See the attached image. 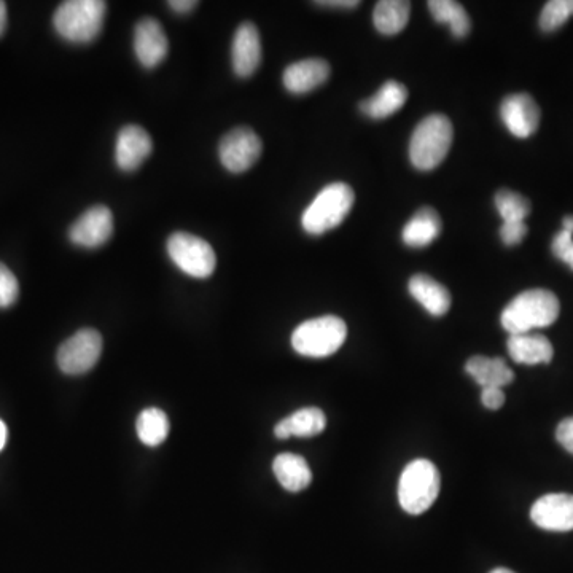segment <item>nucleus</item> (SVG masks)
Listing matches in <instances>:
<instances>
[{
  "label": "nucleus",
  "mask_w": 573,
  "mask_h": 573,
  "mask_svg": "<svg viewBox=\"0 0 573 573\" xmlns=\"http://www.w3.org/2000/svg\"><path fill=\"white\" fill-rule=\"evenodd\" d=\"M559 312L561 305L553 292L545 289L526 290L503 309L500 322L510 335H524L535 328L550 327L558 320Z\"/></svg>",
  "instance_id": "nucleus-1"
},
{
  "label": "nucleus",
  "mask_w": 573,
  "mask_h": 573,
  "mask_svg": "<svg viewBox=\"0 0 573 573\" xmlns=\"http://www.w3.org/2000/svg\"><path fill=\"white\" fill-rule=\"evenodd\" d=\"M106 12L102 0H67L56 10L53 26L67 42L91 43L101 34Z\"/></svg>",
  "instance_id": "nucleus-2"
},
{
  "label": "nucleus",
  "mask_w": 573,
  "mask_h": 573,
  "mask_svg": "<svg viewBox=\"0 0 573 573\" xmlns=\"http://www.w3.org/2000/svg\"><path fill=\"white\" fill-rule=\"evenodd\" d=\"M454 129L445 115H430L414 129L410 142V160L419 171L437 168L453 144Z\"/></svg>",
  "instance_id": "nucleus-3"
},
{
  "label": "nucleus",
  "mask_w": 573,
  "mask_h": 573,
  "mask_svg": "<svg viewBox=\"0 0 573 573\" xmlns=\"http://www.w3.org/2000/svg\"><path fill=\"white\" fill-rule=\"evenodd\" d=\"M441 476L430 460H413L406 465L398 483V500L410 515H422L440 494Z\"/></svg>",
  "instance_id": "nucleus-4"
},
{
  "label": "nucleus",
  "mask_w": 573,
  "mask_h": 573,
  "mask_svg": "<svg viewBox=\"0 0 573 573\" xmlns=\"http://www.w3.org/2000/svg\"><path fill=\"white\" fill-rule=\"evenodd\" d=\"M354 201V190L349 185L341 182L327 185L303 214V230L312 236H320L333 230L346 219Z\"/></svg>",
  "instance_id": "nucleus-5"
},
{
  "label": "nucleus",
  "mask_w": 573,
  "mask_h": 573,
  "mask_svg": "<svg viewBox=\"0 0 573 573\" xmlns=\"http://www.w3.org/2000/svg\"><path fill=\"white\" fill-rule=\"evenodd\" d=\"M346 336V322L340 317H317L298 325L292 335V346L303 357L324 359L343 346Z\"/></svg>",
  "instance_id": "nucleus-6"
},
{
  "label": "nucleus",
  "mask_w": 573,
  "mask_h": 573,
  "mask_svg": "<svg viewBox=\"0 0 573 573\" xmlns=\"http://www.w3.org/2000/svg\"><path fill=\"white\" fill-rule=\"evenodd\" d=\"M168 254L177 268L187 276L206 279L217 268V257L209 242L195 234L174 233L169 236Z\"/></svg>",
  "instance_id": "nucleus-7"
},
{
  "label": "nucleus",
  "mask_w": 573,
  "mask_h": 573,
  "mask_svg": "<svg viewBox=\"0 0 573 573\" xmlns=\"http://www.w3.org/2000/svg\"><path fill=\"white\" fill-rule=\"evenodd\" d=\"M102 336L94 328H83L64 341L58 351L59 370L66 375L88 373L101 359Z\"/></svg>",
  "instance_id": "nucleus-8"
},
{
  "label": "nucleus",
  "mask_w": 573,
  "mask_h": 573,
  "mask_svg": "<svg viewBox=\"0 0 573 573\" xmlns=\"http://www.w3.org/2000/svg\"><path fill=\"white\" fill-rule=\"evenodd\" d=\"M260 137L249 128H236L219 145L220 163L233 174L249 171L262 155Z\"/></svg>",
  "instance_id": "nucleus-9"
},
{
  "label": "nucleus",
  "mask_w": 573,
  "mask_h": 573,
  "mask_svg": "<svg viewBox=\"0 0 573 573\" xmlns=\"http://www.w3.org/2000/svg\"><path fill=\"white\" fill-rule=\"evenodd\" d=\"M114 234V214L106 206H94L80 219L75 220L69 239L83 249H98L104 246Z\"/></svg>",
  "instance_id": "nucleus-10"
},
{
  "label": "nucleus",
  "mask_w": 573,
  "mask_h": 573,
  "mask_svg": "<svg viewBox=\"0 0 573 573\" xmlns=\"http://www.w3.org/2000/svg\"><path fill=\"white\" fill-rule=\"evenodd\" d=\"M531 519L535 526L550 532L573 531L572 494H546L532 505Z\"/></svg>",
  "instance_id": "nucleus-11"
},
{
  "label": "nucleus",
  "mask_w": 573,
  "mask_h": 573,
  "mask_svg": "<svg viewBox=\"0 0 573 573\" xmlns=\"http://www.w3.org/2000/svg\"><path fill=\"white\" fill-rule=\"evenodd\" d=\"M169 43L160 21L144 18L134 29V53L145 69H155L168 56Z\"/></svg>",
  "instance_id": "nucleus-12"
},
{
  "label": "nucleus",
  "mask_w": 573,
  "mask_h": 573,
  "mask_svg": "<svg viewBox=\"0 0 573 573\" xmlns=\"http://www.w3.org/2000/svg\"><path fill=\"white\" fill-rule=\"evenodd\" d=\"M500 117L513 136L526 139L537 131L540 109L532 96L526 93L511 94L503 99Z\"/></svg>",
  "instance_id": "nucleus-13"
},
{
  "label": "nucleus",
  "mask_w": 573,
  "mask_h": 573,
  "mask_svg": "<svg viewBox=\"0 0 573 573\" xmlns=\"http://www.w3.org/2000/svg\"><path fill=\"white\" fill-rule=\"evenodd\" d=\"M231 63L234 74L241 78L254 75L262 63V40L254 23H242L234 34Z\"/></svg>",
  "instance_id": "nucleus-14"
},
{
  "label": "nucleus",
  "mask_w": 573,
  "mask_h": 573,
  "mask_svg": "<svg viewBox=\"0 0 573 573\" xmlns=\"http://www.w3.org/2000/svg\"><path fill=\"white\" fill-rule=\"evenodd\" d=\"M152 152V137L144 128L128 125L121 129L115 147V161L121 171L133 172L141 168Z\"/></svg>",
  "instance_id": "nucleus-15"
},
{
  "label": "nucleus",
  "mask_w": 573,
  "mask_h": 573,
  "mask_svg": "<svg viewBox=\"0 0 573 573\" xmlns=\"http://www.w3.org/2000/svg\"><path fill=\"white\" fill-rule=\"evenodd\" d=\"M330 64L325 59L309 58L287 67L282 77L285 90L292 94H306L324 85L330 77Z\"/></svg>",
  "instance_id": "nucleus-16"
},
{
  "label": "nucleus",
  "mask_w": 573,
  "mask_h": 573,
  "mask_svg": "<svg viewBox=\"0 0 573 573\" xmlns=\"http://www.w3.org/2000/svg\"><path fill=\"white\" fill-rule=\"evenodd\" d=\"M507 347L513 362L521 363V365H538V363H550L553 360V344L543 335H535V333L510 335Z\"/></svg>",
  "instance_id": "nucleus-17"
},
{
  "label": "nucleus",
  "mask_w": 573,
  "mask_h": 573,
  "mask_svg": "<svg viewBox=\"0 0 573 573\" xmlns=\"http://www.w3.org/2000/svg\"><path fill=\"white\" fill-rule=\"evenodd\" d=\"M406 101H408L406 86L395 80H389L379 88L378 93L360 102V112L373 120H382L402 109Z\"/></svg>",
  "instance_id": "nucleus-18"
},
{
  "label": "nucleus",
  "mask_w": 573,
  "mask_h": 573,
  "mask_svg": "<svg viewBox=\"0 0 573 573\" xmlns=\"http://www.w3.org/2000/svg\"><path fill=\"white\" fill-rule=\"evenodd\" d=\"M408 289L411 297L421 303L432 316H445L451 308V295L448 289L427 274H416L411 277Z\"/></svg>",
  "instance_id": "nucleus-19"
},
{
  "label": "nucleus",
  "mask_w": 573,
  "mask_h": 573,
  "mask_svg": "<svg viewBox=\"0 0 573 573\" xmlns=\"http://www.w3.org/2000/svg\"><path fill=\"white\" fill-rule=\"evenodd\" d=\"M327 425L325 413L319 408H303L297 413L290 414L289 418L282 419L274 429V435L279 440L287 438H311L324 432Z\"/></svg>",
  "instance_id": "nucleus-20"
},
{
  "label": "nucleus",
  "mask_w": 573,
  "mask_h": 573,
  "mask_svg": "<svg viewBox=\"0 0 573 573\" xmlns=\"http://www.w3.org/2000/svg\"><path fill=\"white\" fill-rule=\"evenodd\" d=\"M465 371L483 389H486V387L503 389V387L515 381V373L503 359H489V357H483V355H475V357L468 359V362L465 363Z\"/></svg>",
  "instance_id": "nucleus-21"
},
{
  "label": "nucleus",
  "mask_w": 573,
  "mask_h": 573,
  "mask_svg": "<svg viewBox=\"0 0 573 573\" xmlns=\"http://www.w3.org/2000/svg\"><path fill=\"white\" fill-rule=\"evenodd\" d=\"M273 472L282 488L289 492H300L308 488L312 472L305 457L284 453L274 459Z\"/></svg>",
  "instance_id": "nucleus-22"
},
{
  "label": "nucleus",
  "mask_w": 573,
  "mask_h": 573,
  "mask_svg": "<svg viewBox=\"0 0 573 573\" xmlns=\"http://www.w3.org/2000/svg\"><path fill=\"white\" fill-rule=\"evenodd\" d=\"M441 233V219L432 207H422L403 228V242L410 247H427Z\"/></svg>",
  "instance_id": "nucleus-23"
},
{
  "label": "nucleus",
  "mask_w": 573,
  "mask_h": 573,
  "mask_svg": "<svg viewBox=\"0 0 573 573\" xmlns=\"http://www.w3.org/2000/svg\"><path fill=\"white\" fill-rule=\"evenodd\" d=\"M411 4L403 0H381L375 7L373 23L382 36H395L408 26Z\"/></svg>",
  "instance_id": "nucleus-24"
},
{
  "label": "nucleus",
  "mask_w": 573,
  "mask_h": 573,
  "mask_svg": "<svg viewBox=\"0 0 573 573\" xmlns=\"http://www.w3.org/2000/svg\"><path fill=\"white\" fill-rule=\"evenodd\" d=\"M430 13H432L433 20L441 24H449L451 32L456 39H464L472 31V21L470 16L465 12V8L454 2V0H430L429 4Z\"/></svg>",
  "instance_id": "nucleus-25"
},
{
  "label": "nucleus",
  "mask_w": 573,
  "mask_h": 573,
  "mask_svg": "<svg viewBox=\"0 0 573 573\" xmlns=\"http://www.w3.org/2000/svg\"><path fill=\"white\" fill-rule=\"evenodd\" d=\"M137 437L147 446H160L169 433L168 416L158 408H147L137 418Z\"/></svg>",
  "instance_id": "nucleus-26"
},
{
  "label": "nucleus",
  "mask_w": 573,
  "mask_h": 573,
  "mask_svg": "<svg viewBox=\"0 0 573 573\" xmlns=\"http://www.w3.org/2000/svg\"><path fill=\"white\" fill-rule=\"evenodd\" d=\"M494 201L503 222H524L527 215L531 214L529 199L516 191L500 190Z\"/></svg>",
  "instance_id": "nucleus-27"
},
{
  "label": "nucleus",
  "mask_w": 573,
  "mask_h": 573,
  "mask_svg": "<svg viewBox=\"0 0 573 573\" xmlns=\"http://www.w3.org/2000/svg\"><path fill=\"white\" fill-rule=\"evenodd\" d=\"M573 15V0H551L543 7L540 15V28L545 32H553L561 28Z\"/></svg>",
  "instance_id": "nucleus-28"
},
{
  "label": "nucleus",
  "mask_w": 573,
  "mask_h": 573,
  "mask_svg": "<svg viewBox=\"0 0 573 573\" xmlns=\"http://www.w3.org/2000/svg\"><path fill=\"white\" fill-rule=\"evenodd\" d=\"M20 295V285L16 281L15 274L4 265L0 263V308H10L15 305Z\"/></svg>",
  "instance_id": "nucleus-29"
},
{
  "label": "nucleus",
  "mask_w": 573,
  "mask_h": 573,
  "mask_svg": "<svg viewBox=\"0 0 573 573\" xmlns=\"http://www.w3.org/2000/svg\"><path fill=\"white\" fill-rule=\"evenodd\" d=\"M551 250H553L554 257L559 258L562 263H566L573 271V231L562 228L554 236L553 242H551Z\"/></svg>",
  "instance_id": "nucleus-30"
},
{
  "label": "nucleus",
  "mask_w": 573,
  "mask_h": 573,
  "mask_svg": "<svg viewBox=\"0 0 573 573\" xmlns=\"http://www.w3.org/2000/svg\"><path fill=\"white\" fill-rule=\"evenodd\" d=\"M527 225L524 222H503L500 239L505 246H518L526 238Z\"/></svg>",
  "instance_id": "nucleus-31"
},
{
  "label": "nucleus",
  "mask_w": 573,
  "mask_h": 573,
  "mask_svg": "<svg viewBox=\"0 0 573 573\" xmlns=\"http://www.w3.org/2000/svg\"><path fill=\"white\" fill-rule=\"evenodd\" d=\"M481 402L488 410H500L505 403V392L499 387H486L481 392Z\"/></svg>",
  "instance_id": "nucleus-32"
},
{
  "label": "nucleus",
  "mask_w": 573,
  "mask_h": 573,
  "mask_svg": "<svg viewBox=\"0 0 573 573\" xmlns=\"http://www.w3.org/2000/svg\"><path fill=\"white\" fill-rule=\"evenodd\" d=\"M556 438H558L559 445L567 449L570 454H573V416L564 419L556 429Z\"/></svg>",
  "instance_id": "nucleus-33"
},
{
  "label": "nucleus",
  "mask_w": 573,
  "mask_h": 573,
  "mask_svg": "<svg viewBox=\"0 0 573 573\" xmlns=\"http://www.w3.org/2000/svg\"><path fill=\"white\" fill-rule=\"evenodd\" d=\"M168 5L172 12L187 15V13L193 12L198 7V2L196 0H171V2H168Z\"/></svg>",
  "instance_id": "nucleus-34"
},
{
  "label": "nucleus",
  "mask_w": 573,
  "mask_h": 573,
  "mask_svg": "<svg viewBox=\"0 0 573 573\" xmlns=\"http://www.w3.org/2000/svg\"><path fill=\"white\" fill-rule=\"evenodd\" d=\"M314 4L319 5V7L327 8H357L360 2L357 0H320V2H314Z\"/></svg>",
  "instance_id": "nucleus-35"
},
{
  "label": "nucleus",
  "mask_w": 573,
  "mask_h": 573,
  "mask_svg": "<svg viewBox=\"0 0 573 573\" xmlns=\"http://www.w3.org/2000/svg\"><path fill=\"white\" fill-rule=\"evenodd\" d=\"M7 29V5L0 0V36L4 34Z\"/></svg>",
  "instance_id": "nucleus-36"
},
{
  "label": "nucleus",
  "mask_w": 573,
  "mask_h": 573,
  "mask_svg": "<svg viewBox=\"0 0 573 573\" xmlns=\"http://www.w3.org/2000/svg\"><path fill=\"white\" fill-rule=\"evenodd\" d=\"M5 443H7V427L0 421V451L4 449Z\"/></svg>",
  "instance_id": "nucleus-37"
},
{
  "label": "nucleus",
  "mask_w": 573,
  "mask_h": 573,
  "mask_svg": "<svg viewBox=\"0 0 573 573\" xmlns=\"http://www.w3.org/2000/svg\"><path fill=\"white\" fill-rule=\"evenodd\" d=\"M562 228H564V230L573 231V215L564 217V220H562Z\"/></svg>",
  "instance_id": "nucleus-38"
},
{
  "label": "nucleus",
  "mask_w": 573,
  "mask_h": 573,
  "mask_svg": "<svg viewBox=\"0 0 573 573\" xmlns=\"http://www.w3.org/2000/svg\"><path fill=\"white\" fill-rule=\"evenodd\" d=\"M491 573H515V572H511V570L508 569H494L492 570Z\"/></svg>",
  "instance_id": "nucleus-39"
}]
</instances>
